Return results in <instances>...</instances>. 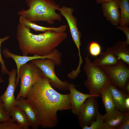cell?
<instances>
[{"instance_id":"cell-1","label":"cell","mask_w":129,"mask_h":129,"mask_svg":"<svg viewBox=\"0 0 129 129\" xmlns=\"http://www.w3.org/2000/svg\"><path fill=\"white\" fill-rule=\"evenodd\" d=\"M27 98L34 108L43 128L56 126L57 112L71 109L69 94L57 92L51 85L49 79L44 76L33 85Z\"/></svg>"},{"instance_id":"cell-2","label":"cell","mask_w":129,"mask_h":129,"mask_svg":"<svg viewBox=\"0 0 129 129\" xmlns=\"http://www.w3.org/2000/svg\"><path fill=\"white\" fill-rule=\"evenodd\" d=\"M17 39L19 46L23 56L29 54L41 56L51 54L67 38V33L51 32L34 34L30 28L20 23L18 25Z\"/></svg>"},{"instance_id":"cell-3","label":"cell","mask_w":129,"mask_h":129,"mask_svg":"<svg viewBox=\"0 0 129 129\" xmlns=\"http://www.w3.org/2000/svg\"><path fill=\"white\" fill-rule=\"evenodd\" d=\"M29 7L27 10L22 9L18 14L24 16L31 22L37 21L46 22L48 24H53L55 20L60 21V14L57 13L60 6L52 0H26Z\"/></svg>"},{"instance_id":"cell-4","label":"cell","mask_w":129,"mask_h":129,"mask_svg":"<svg viewBox=\"0 0 129 129\" xmlns=\"http://www.w3.org/2000/svg\"><path fill=\"white\" fill-rule=\"evenodd\" d=\"M83 68L87 77L84 86L89 91L90 95L99 97L102 91L110 83L109 77L102 67L95 65L88 57L86 58Z\"/></svg>"},{"instance_id":"cell-5","label":"cell","mask_w":129,"mask_h":129,"mask_svg":"<svg viewBox=\"0 0 129 129\" xmlns=\"http://www.w3.org/2000/svg\"><path fill=\"white\" fill-rule=\"evenodd\" d=\"M43 76L40 70L31 62L22 65L20 68L18 75L16 78L17 86L21 81L20 90L16 99L20 97L27 98V94L33 85Z\"/></svg>"},{"instance_id":"cell-6","label":"cell","mask_w":129,"mask_h":129,"mask_svg":"<svg viewBox=\"0 0 129 129\" xmlns=\"http://www.w3.org/2000/svg\"><path fill=\"white\" fill-rule=\"evenodd\" d=\"M38 67L42 72L43 76L48 78L51 86L59 90L67 91L69 90V83L66 81H62L56 75L55 71V67L57 63L53 59H34L29 61Z\"/></svg>"},{"instance_id":"cell-7","label":"cell","mask_w":129,"mask_h":129,"mask_svg":"<svg viewBox=\"0 0 129 129\" xmlns=\"http://www.w3.org/2000/svg\"><path fill=\"white\" fill-rule=\"evenodd\" d=\"M102 67L109 77L110 83L125 92V86L129 81V65L120 60L118 63L115 65Z\"/></svg>"},{"instance_id":"cell-8","label":"cell","mask_w":129,"mask_h":129,"mask_svg":"<svg viewBox=\"0 0 129 129\" xmlns=\"http://www.w3.org/2000/svg\"><path fill=\"white\" fill-rule=\"evenodd\" d=\"M99 97L92 95L88 97L81 106L77 116L79 123L81 127L90 125L95 120L99 113L97 100Z\"/></svg>"},{"instance_id":"cell-9","label":"cell","mask_w":129,"mask_h":129,"mask_svg":"<svg viewBox=\"0 0 129 129\" xmlns=\"http://www.w3.org/2000/svg\"><path fill=\"white\" fill-rule=\"evenodd\" d=\"M4 55L7 58H12L15 61L16 65L18 77L20 68L22 65L27 63L32 60L41 59H50L54 60L57 63V65L59 66L62 62L61 57L62 55L61 53L56 48L51 54L47 56H41L34 55L32 56H20L14 54L10 52L7 48L4 49L3 52Z\"/></svg>"},{"instance_id":"cell-10","label":"cell","mask_w":129,"mask_h":129,"mask_svg":"<svg viewBox=\"0 0 129 129\" xmlns=\"http://www.w3.org/2000/svg\"><path fill=\"white\" fill-rule=\"evenodd\" d=\"M59 10L60 11L61 15L66 19L69 26L73 40L78 49V52H80L81 35L77 27V19L73 14L74 9L72 8L63 6L60 7Z\"/></svg>"},{"instance_id":"cell-11","label":"cell","mask_w":129,"mask_h":129,"mask_svg":"<svg viewBox=\"0 0 129 129\" xmlns=\"http://www.w3.org/2000/svg\"><path fill=\"white\" fill-rule=\"evenodd\" d=\"M17 74V70L15 68L13 69L9 72L8 74V85L4 93L0 96L3 103L5 109L8 113L12 108L16 105V99L14 93L16 86V81Z\"/></svg>"},{"instance_id":"cell-12","label":"cell","mask_w":129,"mask_h":129,"mask_svg":"<svg viewBox=\"0 0 129 129\" xmlns=\"http://www.w3.org/2000/svg\"><path fill=\"white\" fill-rule=\"evenodd\" d=\"M15 105L26 113L33 129H37L40 126V120L36 111L31 103L27 99L20 97L16 99Z\"/></svg>"},{"instance_id":"cell-13","label":"cell","mask_w":129,"mask_h":129,"mask_svg":"<svg viewBox=\"0 0 129 129\" xmlns=\"http://www.w3.org/2000/svg\"><path fill=\"white\" fill-rule=\"evenodd\" d=\"M75 85L69 83L68 85L70 91L69 99L71 104V112L77 116L79 112L80 108L86 100L88 97L93 95L82 93L75 88Z\"/></svg>"},{"instance_id":"cell-14","label":"cell","mask_w":129,"mask_h":129,"mask_svg":"<svg viewBox=\"0 0 129 129\" xmlns=\"http://www.w3.org/2000/svg\"><path fill=\"white\" fill-rule=\"evenodd\" d=\"M103 15L106 20L113 25L119 24L120 14L118 0L102 4Z\"/></svg>"},{"instance_id":"cell-15","label":"cell","mask_w":129,"mask_h":129,"mask_svg":"<svg viewBox=\"0 0 129 129\" xmlns=\"http://www.w3.org/2000/svg\"><path fill=\"white\" fill-rule=\"evenodd\" d=\"M107 87L112 95L115 108L124 113L129 112L125 105L126 100L129 96V94L119 89L111 83L108 84Z\"/></svg>"},{"instance_id":"cell-16","label":"cell","mask_w":129,"mask_h":129,"mask_svg":"<svg viewBox=\"0 0 129 129\" xmlns=\"http://www.w3.org/2000/svg\"><path fill=\"white\" fill-rule=\"evenodd\" d=\"M126 113L116 109L103 115L104 125L103 129H118Z\"/></svg>"},{"instance_id":"cell-17","label":"cell","mask_w":129,"mask_h":129,"mask_svg":"<svg viewBox=\"0 0 129 129\" xmlns=\"http://www.w3.org/2000/svg\"><path fill=\"white\" fill-rule=\"evenodd\" d=\"M19 20L20 23L27 27L33 29L36 32H51L61 33L65 32L67 27V26L66 25H62L57 27H48L42 26L31 22L26 17L23 16H20Z\"/></svg>"},{"instance_id":"cell-18","label":"cell","mask_w":129,"mask_h":129,"mask_svg":"<svg viewBox=\"0 0 129 129\" xmlns=\"http://www.w3.org/2000/svg\"><path fill=\"white\" fill-rule=\"evenodd\" d=\"M100 54L99 58H96L92 62L98 67L115 65L118 64L120 60L114 55L111 47H108L105 52H101Z\"/></svg>"},{"instance_id":"cell-19","label":"cell","mask_w":129,"mask_h":129,"mask_svg":"<svg viewBox=\"0 0 129 129\" xmlns=\"http://www.w3.org/2000/svg\"><path fill=\"white\" fill-rule=\"evenodd\" d=\"M9 114L14 121L18 124L21 129H29L31 124L25 113L16 105L11 108Z\"/></svg>"},{"instance_id":"cell-20","label":"cell","mask_w":129,"mask_h":129,"mask_svg":"<svg viewBox=\"0 0 129 129\" xmlns=\"http://www.w3.org/2000/svg\"><path fill=\"white\" fill-rule=\"evenodd\" d=\"M111 48L117 59L129 65V47L125 42L119 41Z\"/></svg>"},{"instance_id":"cell-21","label":"cell","mask_w":129,"mask_h":129,"mask_svg":"<svg viewBox=\"0 0 129 129\" xmlns=\"http://www.w3.org/2000/svg\"><path fill=\"white\" fill-rule=\"evenodd\" d=\"M120 9V26L129 25V0H118Z\"/></svg>"},{"instance_id":"cell-22","label":"cell","mask_w":129,"mask_h":129,"mask_svg":"<svg viewBox=\"0 0 129 129\" xmlns=\"http://www.w3.org/2000/svg\"><path fill=\"white\" fill-rule=\"evenodd\" d=\"M104 105L107 113H109L116 109L114 105L112 95L109 89L107 87L100 93Z\"/></svg>"},{"instance_id":"cell-23","label":"cell","mask_w":129,"mask_h":129,"mask_svg":"<svg viewBox=\"0 0 129 129\" xmlns=\"http://www.w3.org/2000/svg\"><path fill=\"white\" fill-rule=\"evenodd\" d=\"M103 115L98 113L94 121L90 124V126H86L82 127L83 129H103L104 125Z\"/></svg>"},{"instance_id":"cell-24","label":"cell","mask_w":129,"mask_h":129,"mask_svg":"<svg viewBox=\"0 0 129 129\" xmlns=\"http://www.w3.org/2000/svg\"><path fill=\"white\" fill-rule=\"evenodd\" d=\"M88 50L91 56L96 57L100 54L101 48L99 43L95 41H92L89 44Z\"/></svg>"},{"instance_id":"cell-25","label":"cell","mask_w":129,"mask_h":129,"mask_svg":"<svg viewBox=\"0 0 129 129\" xmlns=\"http://www.w3.org/2000/svg\"><path fill=\"white\" fill-rule=\"evenodd\" d=\"M15 122L10 118L7 121L0 122V129H21V127Z\"/></svg>"},{"instance_id":"cell-26","label":"cell","mask_w":129,"mask_h":129,"mask_svg":"<svg viewBox=\"0 0 129 129\" xmlns=\"http://www.w3.org/2000/svg\"><path fill=\"white\" fill-rule=\"evenodd\" d=\"M10 36H7L2 38H0V63L1 64V71L3 74H8L9 71L6 67L5 62L2 57L1 53L0 47L2 43L8 39Z\"/></svg>"},{"instance_id":"cell-27","label":"cell","mask_w":129,"mask_h":129,"mask_svg":"<svg viewBox=\"0 0 129 129\" xmlns=\"http://www.w3.org/2000/svg\"><path fill=\"white\" fill-rule=\"evenodd\" d=\"M10 118L9 113L5 109L3 102H0V122L7 121Z\"/></svg>"},{"instance_id":"cell-28","label":"cell","mask_w":129,"mask_h":129,"mask_svg":"<svg viewBox=\"0 0 129 129\" xmlns=\"http://www.w3.org/2000/svg\"><path fill=\"white\" fill-rule=\"evenodd\" d=\"M129 129V112L126 113L118 129Z\"/></svg>"},{"instance_id":"cell-29","label":"cell","mask_w":129,"mask_h":129,"mask_svg":"<svg viewBox=\"0 0 129 129\" xmlns=\"http://www.w3.org/2000/svg\"><path fill=\"white\" fill-rule=\"evenodd\" d=\"M116 28L122 31L125 33L126 37V40L125 41L128 45H129V27L128 26H117Z\"/></svg>"},{"instance_id":"cell-30","label":"cell","mask_w":129,"mask_h":129,"mask_svg":"<svg viewBox=\"0 0 129 129\" xmlns=\"http://www.w3.org/2000/svg\"><path fill=\"white\" fill-rule=\"evenodd\" d=\"M114 0H95L96 3L98 4H102L113 1Z\"/></svg>"},{"instance_id":"cell-31","label":"cell","mask_w":129,"mask_h":129,"mask_svg":"<svg viewBox=\"0 0 129 129\" xmlns=\"http://www.w3.org/2000/svg\"><path fill=\"white\" fill-rule=\"evenodd\" d=\"M129 96L127 98L125 101V105L127 110L129 111Z\"/></svg>"},{"instance_id":"cell-32","label":"cell","mask_w":129,"mask_h":129,"mask_svg":"<svg viewBox=\"0 0 129 129\" xmlns=\"http://www.w3.org/2000/svg\"><path fill=\"white\" fill-rule=\"evenodd\" d=\"M125 92L129 94V81L126 83L124 87Z\"/></svg>"},{"instance_id":"cell-33","label":"cell","mask_w":129,"mask_h":129,"mask_svg":"<svg viewBox=\"0 0 129 129\" xmlns=\"http://www.w3.org/2000/svg\"><path fill=\"white\" fill-rule=\"evenodd\" d=\"M2 75H1L0 77V84L1 83L3 82L4 81L2 79ZM0 102H2L1 99L0 98Z\"/></svg>"}]
</instances>
